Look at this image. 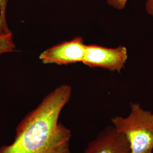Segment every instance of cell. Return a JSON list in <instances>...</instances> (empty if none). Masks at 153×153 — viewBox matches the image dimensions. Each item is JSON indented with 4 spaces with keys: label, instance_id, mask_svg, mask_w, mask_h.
<instances>
[{
    "label": "cell",
    "instance_id": "cell-1",
    "mask_svg": "<svg viewBox=\"0 0 153 153\" xmlns=\"http://www.w3.org/2000/svg\"><path fill=\"white\" fill-rule=\"evenodd\" d=\"M62 85L48 94L18 124L13 142L0 147V153H70L71 131L59 123L71 95Z\"/></svg>",
    "mask_w": 153,
    "mask_h": 153
},
{
    "label": "cell",
    "instance_id": "cell-2",
    "mask_svg": "<svg viewBox=\"0 0 153 153\" xmlns=\"http://www.w3.org/2000/svg\"><path fill=\"white\" fill-rule=\"evenodd\" d=\"M126 117L117 116L111 122L115 129L128 140L131 153H148L153 150V113L137 103H130Z\"/></svg>",
    "mask_w": 153,
    "mask_h": 153
},
{
    "label": "cell",
    "instance_id": "cell-3",
    "mask_svg": "<svg viewBox=\"0 0 153 153\" xmlns=\"http://www.w3.org/2000/svg\"><path fill=\"white\" fill-rule=\"evenodd\" d=\"M127 59L128 52L125 47L109 48L97 45H89L86 46L82 62L91 68L120 71L124 67Z\"/></svg>",
    "mask_w": 153,
    "mask_h": 153
},
{
    "label": "cell",
    "instance_id": "cell-4",
    "mask_svg": "<svg viewBox=\"0 0 153 153\" xmlns=\"http://www.w3.org/2000/svg\"><path fill=\"white\" fill-rule=\"evenodd\" d=\"M86 46L82 38L76 37L46 49L40 55L39 59L44 64L58 65L82 62Z\"/></svg>",
    "mask_w": 153,
    "mask_h": 153
},
{
    "label": "cell",
    "instance_id": "cell-5",
    "mask_svg": "<svg viewBox=\"0 0 153 153\" xmlns=\"http://www.w3.org/2000/svg\"><path fill=\"white\" fill-rule=\"evenodd\" d=\"M83 153H131L128 140L113 126L105 128Z\"/></svg>",
    "mask_w": 153,
    "mask_h": 153
},
{
    "label": "cell",
    "instance_id": "cell-6",
    "mask_svg": "<svg viewBox=\"0 0 153 153\" xmlns=\"http://www.w3.org/2000/svg\"><path fill=\"white\" fill-rule=\"evenodd\" d=\"M16 45L13 39L11 31L0 33V56L4 53L14 51Z\"/></svg>",
    "mask_w": 153,
    "mask_h": 153
},
{
    "label": "cell",
    "instance_id": "cell-7",
    "mask_svg": "<svg viewBox=\"0 0 153 153\" xmlns=\"http://www.w3.org/2000/svg\"><path fill=\"white\" fill-rule=\"evenodd\" d=\"M8 0H0V33H9V30L6 17Z\"/></svg>",
    "mask_w": 153,
    "mask_h": 153
},
{
    "label": "cell",
    "instance_id": "cell-8",
    "mask_svg": "<svg viewBox=\"0 0 153 153\" xmlns=\"http://www.w3.org/2000/svg\"><path fill=\"white\" fill-rule=\"evenodd\" d=\"M127 1L128 0H107V3L115 9L123 10L125 8Z\"/></svg>",
    "mask_w": 153,
    "mask_h": 153
},
{
    "label": "cell",
    "instance_id": "cell-9",
    "mask_svg": "<svg viewBox=\"0 0 153 153\" xmlns=\"http://www.w3.org/2000/svg\"><path fill=\"white\" fill-rule=\"evenodd\" d=\"M145 9L148 14L153 17V0H147L145 4Z\"/></svg>",
    "mask_w": 153,
    "mask_h": 153
},
{
    "label": "cell",
    "instance_id": "cell-10",
    "mask_svg": "<svg viewBox=\"0 0 153 153\" xmlns=\"http://www.w3.org/2000/svg\"><path fill=\"white\" fill-rule=\"evenodd\" d=\"M152 153V152H150V153Z\"/></svg>",
    "mask_w": 153,
    "mask_h": 153
}]
</instances>
